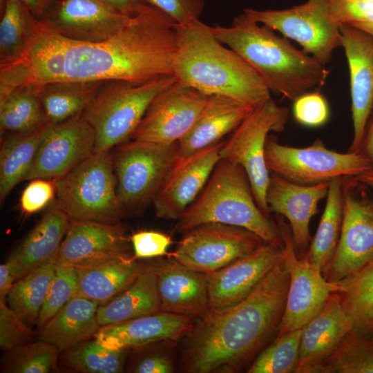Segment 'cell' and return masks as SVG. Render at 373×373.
Returning a JSON list of instances; mask_svg holds the SVG:
<instances>
[{
	"label": "cell",
	"instance_id": "54",
	"mask_svg": "<svg viewBox=\"0 0 373 373\" xmlns=\"http://www.w3.org/2000/svg\"><path fill=\"white\" fill-rule=\"evenodd\" d=\"M31 14L41 20L57 0H21Z\"/></svg>",
	"mask_w": 373,
	"mask_h": 373
},
{
	"label": "cell",
	"instance_id": "53",
	"mask_svg": "<svg viewBox=\"0 0 373 373\" xmlns=\"http://www.w3.org/2000/svg\"><path fill=\"white\" fill-rule=\"evenodd\" d=\"M15 278L13 276L8 264L6 262L0 265V301L6 302Z\"/></svg>",
	"mask_w": 373,
	"mask_h": 373
},
{
	"label": "cell",
	"instance_id": "18",
	"mask_svg": "<svg viewBox=\"0 0 373 373\" xmlns=\"http://www.w3.org/2000/svg\"><path fill=\"white\" fill-rule=\"evenodd\" d=\"M284 247L265 242L253 252L208 275L209 308L233 305L247 298L284 255Z\"/></svg>",
	"mask_w": 373,
	"mask_h": 373
},
{
	"label": "cell",
	"instance_id": "21",
	"mask_svg": "<svg viewBox=\"0 0 373 373\" xmlns=\"http://www.w3.org/2000/svg\"><path fill=\"white\" fill-rule=\"evenodd\" d=\"M329 182L302 185L274 173H270L267 203L270 212L285 217L289 221L294 250L298 258L307 255L312 239L310 220L318 211L319 201L327 197Z\"/></svg>",
	"mask_w": 373,
	"mask_h": 373
},
{
	"label": "cell",
	"instance_id": "47",
	"mask_svg": "<svg viewBox=\"0 0 373 373\" xmlns=\"http://www.w3.org/2000/svg\"><path fill=\"white\" fill-rule=\"evenodd\" d=\"M147 1L167 15L179 26H186L199 20L204 7L203 0Z\"/></svg>",
	"mask_w": 373,
	"mask_h": 373
},
{
	"label": "cell",
	"instance_id": "33",
	"mask_svg": "<svg viewBox=\"0 0 373 373\" xmlns=\"http://www.w3.org/2000/svg\"><path fill=\"white\" fill-rule=\"evenodd\" d=\"M104 81H60L39 86L47 123L55 124L82 114Z\"/></svg>",
	"mask_w": 373,
	"mask_h": 373
},
{
	"label": "cell",
	"instance_id": "59",
	"mask_svg": "<svg viewBox=\"0 0 373 373\" xmlns=\"http://www.w3.org/2000/svg\"><path fill=\"white\" fill-rule=\"evenodd\" d=\"M4 3H5V0H0L1 9L3 8Z\"/></svg>",
	"mask_w": 373,
	"mask_h": 373
},
{
	"label": "cell",
	"instance_id": "31",
	"mask_svg": "<svg viewBox=\"0 0 373 373\" xmlns=\"http://www.w3.org/2000/svg\"><path fill=\"white\" fill-rule=\"evenodd\" d=\"M52 125L46 124L31 131L1 135L0 199L1 202L16 185L25 180L39 145Z\"/></svg>",
	"mask_w": 373,
	"mask_h": 373
},
{
	"label": "cell",
	"instance_id": "10",
	"mask_svg": "<svg viewBox=\"0 0 373 373\" xmlns=\"http://www.w3.org/2000/svg\"><path fill=\"white\" fill-rule=\"evenodd\" d=\"M265 158L270 173L302 185L356 177L373 167L363 153H344L329 149L320 138L310 146L300 148L280 144L268 136Z\"/></svg>",
	"mask_w": 373,
	"mask_h": 373
},
{
	"label": "cell",
	"instance_id": "20",
	"mask_svg": "<svg viewBox=\"0 0 373 373\" xmlns=\"http://www.w3.org/2000/svg\"><path fill=\"white\" fill-rule=\"evenodd\" d=\"M222 140L177 162L153 202L155 216L177 220L195 201L221 159Z\"/></svg>",
	"mask_w": 373,
	"mask_h": 373
},
{
	"label": "cell",
	"instance_id": "41",
	"mask_svg": "<svg viewBox=\"0 0 373 373\" xmlns=\"http://www.w3.org/2000/svg\"><path fill=\"white\" fill-rule=\"evenodd\" d=\"M302 329L288 332L273 340L256 356L248 373H295L299 361Z\"/></svg>",
	"mask_w": 373,
	"mask_h": 373
},
{
	"label": "cell",
	"instance_id": "42",
	"mask_svg": "<svg viewBox=\"0 0 373 373\" xmlns=\"http://www.w3.org/2000/svg\"><path fill=\"white\" fill-rule=\"evenodd\" d=\"M1 372L8 373H48L57 368L59 350L40 340L6 351Z\"/></svg>",
	"mask_w": 373,
	"mask_h": 373
},
{
	"label": "cell",
	"instance_id": "12",
	"mask_svg": "<svg viewBox=\"0 0 373 373\" xmlns=\"http://www.w3.org/2000/svg\"><path fill=\"white\" fill-rule=\"evenodd\" d=\"M172 258L195 271L209 274L253 252L265 242L237 226L206 223L183 233Z\"/></svg>",
	"mask_w": 373,
	"mask_h": 373
},
{
	"label": "cell",
	"instance_id": "57",
	"mask_svg": "<svg viewBox=\"0 0 373 373\" xmlns=\"http://www.w3.org/2000/svg\"><path fill=\"white\" fill-rule=\"evenodd\" d=\"M353 26L358 28L373 36V22L358 23L353 25Z\"/></svg>",
	"mask_w": 373,
	"mask_h": 373
},
{
	"label": "cell",
	"instance_id": "51",
	"mask_svg": "<svg viewBox=\"0 0 373 373\" xmlns=\"http://www.w3.org/2000/svg\"><path fill=\"white\" fill-rule=\"evenodd\" d=\"M173 371L171 360L162 354H153L144 358L134 369V372L138 373H170Z\"/></svg>",
	"mask_w": 373,
	"mask_h": 373
},
{
	"label": "cell",
	"instance_id": "13",
	"mask_svg": "<svg viewBox=\"0 0 373 373\" xmlns=\"http://www.w3.org/2000/svg\"><path fill=\"white\" fill-rule=\"evenodd\" d=\"M355 177L343 182V212L339 240L323 273L329 283L342 280L373 260V199L358 192Z\"/></svg>",
	"mask_w": 373,
	"mask_h": 373
},
{
	"label": "cell",
	"instance_id": "3",
	"mask_svg": "<svg viewBox=\"0 0 373 373\" xmlns=\"http://www.w3.org/2000/svg\"><path fill=\"white\" fill-rule=\"evenodd\" d=\"M178 48L173 74L179 82L208 96L219 95L255 107L271 98L256 70L236 51L221 43L211 26L197 20L177 24Z\"/></svg>",
	"mask_w": 373,
	"mask_h": 373
},
{
	"label": "cell",
	"instance_id": "36",
	"mask_svg": "<svg viewBox=\"0 0 373 373\" xmlns=\"http://www.w3.org/2000/svg\"><path fill=\"white\" fill-rule=\"evenodd\" d=\"M335 284L336 293L350 321V332L373 336V260Z\"/></svg>",
	"mask_w": 373,
	"mask_h": 373
},
{
	"label": "cell",
	"instance_id": "48",
	"mask_svg": "<svg viewBox=\"0 0 373 373\" xmlns=\"http://www.w3.org/2000/svg\"><path fill=\"white\" fill-rule=\"evenodd\" d=\"M331 12L338 25L373 22V3L349 0H331Z\"/></svg>",
	"mask_w": 373,
	"mask_h": 373
},
{
	"label": "cell",
	"instance_id": "16",
	"mask_svg": "<svg viewBox=\"0 0 373 373\" xmlns=\"http://www.w3.org/2000/svg\"><path fill=\"white\" fill-rule=\"evenodd\" d=\"M95 144L94 130L82 114L52 124L39 145L25 180H56L63 176L89 157Z\"/></svg>",
	"mask_w": 373,
	"mask_h": 373
},
{
	"label": "cell",
	"instance_id": "40",
	"mask_svg": "<svg viewBox=\"0 0 373 373\" xmlns=\"http://www.w3.org/2000/svg\"><path fill=\"white\" fill-rule=\"evenodd\" d=\"M317 373H373V336L350 332Z\"/></svg>",
	"mask_w": 373,
	"mask_h": 373
},
{
	"label": "cell",
	"instance_id": "56",
	"mask_svg": "<svg viewBox=\"0 0 373 373\" xmlns=\"http://www.w3.org/2000/svg\"><path fill=\"white\" fill-rule=\"evenodd\" d=\"M355 178L360 183L373 190V167Z\"/></svg>",
	"mask_w": 373,
	"mask_h": 373
},
{
	"label": "cell",
	"instance_id": "4",
	"mask_svg": "<svg viewBox=\"0 0 373 373\" xmlns=\"http://www.w3.org/2000/svg\"><path fill=\"white\" fill-rule=\"evenodd\" d=\"M215 37L239 54L258 74L271 93L294 101L325 84V65L289 40L244 12L228 27L211 26Z\"/></svg>",
	"mask_w": 373,
	"mask_h": 373
},
{
	"label": "cell",
	"instance_id": "19",
	"mask_svg": "<svg viewBox=\"0 0 373 373\" xmlns=\"http://www.w3.org/2000/svg\"><path fill=\"white\" fill-rule=\"evenodd\" d=\"M131 17L97 0H57L40 21L69 39L95 43L108 38Z\"/></svg>",
	"mask_w": 373,
	"mask_h": 373
},
{
	"label": "cell",
	"instance_id": "52",
	"mask_svg": "<svg viewBox=\"0 0 373 373\" xmlns=\"http://www.w3.org/2000/svg\"><path fill=\"white\" fill-rule=\"evenodd\" d=\"M106 7L122 14L132 16L149 3L147 0H97Z\"/></svg>",
	"mask_w": 373,
	"mask_h": 373
},
{
	"label": "cell",
	"instance_id": "11",
	"mask_svg": "<svg viewBox=\"0 0 373 373\" xmlns=\"http://www.w3.org/2000/svg\"><path fill=\"white\" fill-rule=\"evenodd\" d=\"M331 0H307L284 10H259L245 8L243 12L288 39L323 65L329 64L334 51L341 47L340 26L334 21Z\"/></svg>",
	"mask_w": 373,
	"mask_h": 373
},
{
	"label": "cell",
	"instance_id": "44",
	"mask_svg": "<svg viewBox=\"0 0 373 373\" xmlns=\"http://www.w3.org/2000/svg\"><path fill=\"white\" fill-rule=\"evenodd\" d=\"M293 102V115L298 124L307 127H318L328 120L329 107L320 92H307Z\"/></svg>",
	"mask_w": 373,
	"mask_h": 373
},
{
	"label": "cell",
	"instance_id": "9",
	"mask_svg": "<svg viewBox=\"0 0 373 373\" xmlns=\"http://www.w3.org/2000/svg\"><path fill=\"white\" fill-rule=\"evenodd\" d=\"M287 108L271 98L255 106L246 118L224 141L220 155L241 166L246 172L253 195L260 209L270 217L266 194L270 173L265 158V143L271 131H283L288 121Z\"/></svg>",
	"mask_w": 373,
	"mask_h": 373
},
{
	"label": "cell",
	"instance_id": "58",
	"mask_svg": "<svg viewBox=\"0 0 373 373\" xmlns=\"http://www.w3.org/2000/svg\"><path fill=\"white\" fill-rule=\"evenodd\" d=\"M349 1H362V2L373 3V0H349Z\"/></svg>",
	"mask_w": 373,
	"mask_h": 373
},
{
	"label": "cell",
	"instance_id": "29",
	"mask_svg": "<svg viewBox=\"0 0 373 373\" xmlns=\"http://www.w3.org/2000/svg\"><path fill=\"white\" fill-rule=\"evenodd\" d=\"M99 303L75 296L41 328L39 339L66 351L95 336L100 328L97 321Z\"/></svg>",
	"mask_w": 373,
	"mask_h": 373
},
{
	"label": "cell",
	"instance_id": "14",
	"mask_svg": "<svg viewBox=\"0 0 373 373\" xmlns=\"http://www.w3.org/2000/svg\"><path fill=\"white\" fill-rule=\"evenodd\" d=\"M276 222L284 243V260L289 274L286 304L277 336L302 329L322 309L329 296L337 291L335 283L328 282L314 268L307 256L296 254L289 225L276 216Z\"/></svg>",
	"mask_w": 373,
	"mask_h": 373
},
{
	"label": "cell",
	"instance_id": "2",
	"mask_svg": "<svg viewBox=\"0 0 373 373\" xmlns=\"http://www.w3.org/2000/svg\"><path fill=\"white\" fill-rule=\"evenodd\" d=\"M178 44L177 23L149 3L104 41L70 39L65 81L117 79L141 84L173 75Z\"/></svg>",
	"mask_w": 373,
	"mask_h": 373
},
{
	"label": "cell",
	"instance_id": "15",
	"mask_svg": "<svg viewBox=\"0 0 373 373\" xmlns=\"http://www.w3.org/2000/svg\"><path fill=\"white\" fill-rule=\"evenodd\" d=\"M208 97L176 79L155 97L131 140L178 142L191 130Z\"/></svg>",
	"mask_w": 373,
	"mask_h": 373
},
{
	"label": "cell",
	"instance_id": "43",
	"mask_svg": "<svg viewBox=\"0 0 373 373\" xmlns=\"http://www.w3.org/2000/svg\"><path fill=\"white\" fill-rule=\"evenodd\" d=\"M77 288V274L71 265H57L50 285L37 321L41 328L64 305L75 296Z\"/></svg>",
	"mask_w": 373,
	"mask_h": 373
},
{
	"label": "cell",
	"instance_id": "49",
	"mask_svg": "<svg viewBox=\"0 0 373 373\" xmlns=\"http://www.w3.org/2000/svg\"><path fill=\"white\" fill-rule=\"evenodd\" d=\"M131 242L134 257L137 259L165 255L172 241L171 237L165 233L146 230L133 233L131 237Z\"/></svg>",
	"mask_w": 373,
	"mask_h": 373
},
{
	"label": "cell",
	"instance_id": "38",
	"mask_svg": "<svg viewBox=\"0 0 373 373\" xmlns=\"http://www.w3.org/2000/svg\"><path fill=\"white\" fill-rule=\"evenodd\" d=\"M39 90V86H23L0 104L1 135L26 132L48 124L41 107Z\"/></svg>",
	"mask_w": 373,
	"mask_h": 373
},
{
	"label": "cell",
	"instance_id": "34",
	"mask_svg": "<svg viewBox=\"0 0 373 373\" xmlns=\"http://www.w3.org/2000/svg\"><path fill=\"white\" fill-rule=\"evenodd\" d=\"M0 64L22 59L43 26L21 0H5L1 9Z\"/></svg>",
	"mask_w": 373,
	"mask_h": 373
},
{
	"label": "cell",
	"instance_id": "30",
	"mask_svg": "<svg viewBox=\"0 0 373 373\" xmlns=\"http://www.w3.org/2000/svg\"><path fill=\"white\" fill-rule=\"evenodd\" d=\"M160 312L155 265L146 266L135 280L112 299L99 305V325L120 323Z\"/></svg>",
	"mask_w": 373,
	"mask_h": 373
},
{
	"label": "cell",
	"instance_id": "37",
	"mask_svg": "<svg viewBox=\"0 0 373 373\" xmlns=\"http://www.w3.org/2000/svg\"><path fill=\"white\" fill-rule=\"evenodd\" d=\"M57 254L14 283L7 304L28 325L37 323L55 275Z\"/></svg>",
	"mask_w": 373,
	"mask_h": 373
},
{
	"label": "cell",
	"instance_id": "24",
	"mask_svg": "<svg viewBox=\"0 0 373 373\" xmlns=\"http://www.w3.org/2000/svg\"><path fill=\"white\" fill-rule=\"evenodd\" d=\"M350 332L347 316L338 295L334 292L318 314L302 328L295 373H317Z\"/></svg>",
	"mask_w": 373,
	"mask_h": 373
},
{
	"label": "cell",
	"instance_id": "26",
	"mask_svg": "<svg viewBox=\"0 0 373 373\" xmlns=\"http://www.w3.org/2000/svg\"><path fill=\"white\" fill-rule=\"evenodd\" d=\"M254 108L226 96L209 95L191 130L177 143L176 162L222 141Z\"/></svg>",
	"mask_w": 373,
	"mask_h": 373
},
{
	"label": "cell",
	"instance_id": "55",
	"mask_svg": "<svg viewBox=\"0 0 373 373\" xmlns=\"http://www.w3.org/2000/svg\"><path fill=\"white\" fill-rule=\"evenodd\" d=\"M360 152L370 159L373 166V108L366 125Z\"/></svg>",
	"mask_w": 373,
	"mask_h": 373
},
{
	"label": "cell",
	"instance_id": "46",
	"mask_svg": "<svg viewBox=\"0 0 373 373\" xmlns=\"http://www.w3.org/2000/svg\"><path fill=\"white\" fill-rule=\"evenodd\" d=\"M55 180H30L20 198L21 209L26 214L37 213L46 207L55 198Z\"/></svg>",
	"mask_w": 373,
	"mask_h": 373
},
{
	"label": "cell",
	"instance_id": "22",
	"mask_svg": "<svg viewBox=\"0 0 373 373\" xmlns=\"http://www.w3.org/2000/svg\"><path fill=\"white\" fill-rule=\"evenodd\" d=\"M129 241L119 223L70 220L57 265L76 267L102 258L128 255Z\"/></svg>",
	"mask_w": 373,
	"mask_h": 373
},
{
	"label": "cell",
	"instance_id": "1",
	"mask_svg": "<svg viewBox=\"0 0 373 373\" xmlns=\"http://www.w3.org/2000/svg\"><path fill=\"white\" fill-rule=\"evenodd\" d=\"M289 284L283 255L247 298L229 307H209L187 334L186 371L237 372L256 358L277 336Z\"/></svg>",
	"mask_w": 373,
	"mask_h": 373
},
{
	"label": "cell",
	"instance_id": "6",
	"mask_svg": "<svg viewBox=\"0 0 373 373\" xmlns=\"http://www.w3.org/2000/svg\"><path fill=\"white\" fill-rule=\"evenodd\" d=\"M175 81L174 75L141 84L104 81L82 113L95 132L94 151L110 150L131 139L155 97Z\"/></svg>",
	"mask_w": 373,
	"mask_h": 373
},
{
	"label": "cell",
	"instance_id": "25",
	"mask_svg": "<svg viewBox=\"0 0 373 373\" xmlns=\"http://www.w3.org/2000/svg\"><path fill=\"white\" fill-rule=\"evenodd\" d=\"M160 312L200 316L209 308L208 275L175 259L155 265Z\"/></svg>",
	"mask_w": 373,
	"mask_h": 373
},
{
	"label": "cell",
	"instance_id": "45",
	"mask_svg": "<svg viewBox=\"0 0 373 373\" xmlns=\"http://www.w3.org/2000/svg\"><path fill=\"white\" fill-rule=\"evenodd\" d=\"M33 332L8 305L0 301V347L4 351L31 342Z\"/></svg>",
	"mask_w": 373,
	"mask_h": 373
},
{
	"label": "cell",
	"instance_id": "39",
	"mask_svg": "<svg viewBox=\"0 0 373 373\" xmlns=\"http://www.w3.org/2000/svg\"><path fill=\"white\" fill-rule=\"evenodd\" d=\"M124 350L102 345L96 338L86 340L64 351L61 356L68 368L84 373H118L123 370Z\"/></svg>",
	"mask_w": 373,
	"mask_h": 373
},
{
	"label": "cell",
	"instance_id": "7",
	"mask_svg": "<svg viewBox=\"0 0 373 373\" xmlns=\"http://www.w3.org/2000/svg\"><path fill=\"white\" fill-rule=\"evenodd\" d=\"M55 182V203L70 220L112 224L126 216L110 150L94 151Z\"/></svg>",
	"mask_w": 373,
	"mask_h": 373
},
{
	"label": "cell",
	"instance_id": "50",
	"mask_svg": "<svg viewBox=\"0 0 373 373\" xmlns=\"http://www.w3.org/2000/svg\"><path fill=\"white\" fill-rule=\"evenodd\" d=\"M0 104L18 88L29 84L30 73L23 59L0 64Z\"/></svg>",
	"mask_w": 373,
	"mask_h": 373
},
{
	"label": "cell",
	"instance_id": "32",
	"mask_svg": "<svg viewBox=\"0 0 373 373\" xmlns=\"http://www.w3.org/2000/svg\"><path fill=\"white\" fill-rule=\"evenodd\" d=\"M70 39L43 26L22 59L29 73V84L42 86L65 81V66Z\"/></svg>",
	"mask_w": 373,
	"mask_h": 373
},
{
	"label": "cell",
	"instance_id": "28",
	"mask_svg": "<svg viewBox=\"0 0 373 373\" xmlns=\"http://www.w3.org/2000/svg\"><path fill=\"white\" fill-rule=\"evenodd\" d=\"M69 223L68 216L54 202L6 261L15 280L38 268L57 254Z\"/></svg>",
	"mask_w": 373,
	"mask_h": 373
},
{
	"label": "cell",
	"instance_id": "35",
	"mask_svg": "<svg viewBox=\"0 0 373 373\" xmlns=\"http://www.w3.org/2000/svg\"><path fill=\"white\" fill-rule=\"evenodd\" d=\"M326 198L323 213L307 255L312 266L323 275L335 253L341 231L343 212L342 178L329 182Z\"/></svg>",
	"mask_w": 373,
	"mask_h": 373
},
{
	"label": "cell",
	"instance_id": "17",
	"mask_svg": "<svg viewBox=\"0 0 373 373\" xmlns=\"http://www.w3.org/2000/svg\"><path fill=\"white\" fill-rule=\"evenodd\" d=\"M339 26L350 73L353 137L349 152L359 153L373 108V36L351 25Z\"/></svg>",
	"mask_w": 373,
	"mask_h": 373
},
{
	"label": "cell",
	"instance_id": "23",
	"mask_svg": "<svg viewBox=\"0 0 373 373\" xmlns=\"http://www.w3.org/2000/svg\"><path fill=\"white\" fill-rule=\"evenodd\" d=\"M193 325L191 316L158 312L102 326L94 338L107 348L125 350L160 341L178 340L188 334Z\"/></svg>",
	"mask_w": 373,
	"mask_h": 373
},
{
	"label": "cell",
	"instance_id": "5",
	"mask_svg": "<svg viewBox=\"0 0 373 373\" xmlns=\"http://www.w3.org/2000/svg\"><path fill=\"white\" fill-rule=\"evenodd\" d=\"M247 229L265 242L284 247L276 222L258 207L243 168L220 159L204 188L177 220L175 229L184 233L206 223Z\"/></svg>",
	"mask_w": 373,
	"mask_h": 373
},
{
	"label": "cell",
	"instance_id": "8",
	"mask_svg": "<svg viewBox=\"0 0 373 373\" xmlns=\"http://www.w3.org/2000/svg\"><path fill=\"white\" fill-rule=\"evenodd\" d=\"M177 143L131 140L112 153L117 195L126 216L153 203L175 164Z\"/></svg>",
	"mask_w": 373,
	"mask_h": 373
},
{
	"label": "cell",
	"instance_id": "27",
	"mask_svg": "<svg viewBox=\"0 0 373 373\" xmlns=\"http://www.w3.org/2000/svg\"><path fill=\"white\" fill-rule=\"evenodd\" d=\"M128 255L106 257L75 267L77 288L75 296L99 303L112 299L129 286L145 268Z\"/></svg>",
	"mask_w": 373,
	"mask_h": 373
}]
</instances>
